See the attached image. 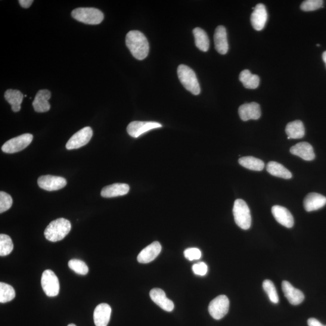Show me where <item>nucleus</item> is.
<instances>
[{
  "instance_id": "obj_1",
  "label": "nucleus",
  "mask_w": 326,
  "mask_h": 326,
  "mask_svg": "<svg viewBox=\"0 0 326 326\" xmlns=\"http://www.w3.org/2000/svg\"><path fill=\"white\" fill-rule=\"evenodd\" d=\"M126 44L136 60H144L148 57L150 45L147 37L139 31H130L126 36Z\"/></svg>"
},
{
  "instance_id": "obj_2",
  "label": "nucleus",
  "mask_w": 326,
  "mask_h": 326,
  "mask_svg": "<svg viewBox=\"0 0 326 326\" xmlns=\"http://www.w3.org/2000/svg\"><path fill=\"white\" fill-rule=\"evenodd\" d=\"M71 225L69 220L59 218L50 223L45 229V237L48 241L53 242L63 240L69 234Z\"/></svg>"
},
{
  "instance_id": "obj_3",
  "label": "nucleus",
  "mask_w": 326,
  "mask_h": 326,
  "mask_svg": "<svg viewBox=\"0 0 326 326\" xmlns=\"http://www.w3.org/2000/svg\"><path fill=\"white\" fill-rule=\"evenodd\" d=\"M178 76L180 82L184 88L194 95L201 92L200 83L193 70L185 65H180L178 68Z\"/></svg>"
},
{
  "instance_id": "obj_4",
  "label": "nucleus",
  "mask_w": 326,
  "mask_h": 326,
  "mask_svg": "<svg viewBox=\"0 0 326 326\" xmlns=\"http://www.w3.org/2000/svg\"><path fill=\"white\" fill-rule=\"evenodd\" d=\"M74 19L86 24L96 25L104 20V15L98 9L92 8H80L71 12Z\"/></svg>"
},
{
  "instance_id": "obj_5",
  "label": "nucleus",
  "mask_w": 326,
  "mask_h": 326,
  "mask_svg": "<svg viewBox=\"0 0 326 326\" xmlns=\"http://www.w3.org/2000/svg\"><path fill=\"white\" fill-rule=\"evenodd\" d=\"M236 223L242 229L247 230L251 227V216L249 207L245 201L238 199L235 202L234 209Z\"/></svg>"
},
{
  "instance_id": "obj_6",
  "label": "nucleus",
  "mask_w": 326,
  "mask_h": 326,
  "mask_svg": "<svg viewBox=\"0 0 326 326\" xmlns=\"http://www.w3.org/2000/svg\"><path fill=\"white\" fill-rule=\"evenodd\" d=\"M33 138V135L30 133H24L9 139L3 145L2 150L5 153H16L26 148L32 143Z\"/></svg>"
},
{
  "instance_id": "obj_7",
  "label": "nucleus",
  "mask_w": 326,
  "mask_h": 326,
  "mask_svg": "<svg viewBox=\"0 0 326 326\" xmlns=\"http://www.w3.org/2000/svg\"><path fill=\"white\" fill-rule=\"evenodd\" d=\"M41 286L43 291L49 297L57 296L60 293V282L57 275L51 269H46L43 272Z\"/></svg>"
},
{
  "instance_id": "obj_8",
  "label": "nucleus",
  "mask_w": 326,
  "mask_h": 326,
  "mask_svg": "<svg viewBox=\"0 0 326 326\" xmlns=\"http://www.w3.org/2000/svg\"><path fill=\"white\" fill-rule=\"evenodd\" d=\"M229 302L228 297L220 295L213 299L209 304V312L214 319L219 320L227 314Z\"/></svg>"
},
{
  "instance_id": "obj_9",
  "label": "nucleus",
  "mask_w": 326,
  "mask_h": 326,
  "mask_svg": "<svg viewBox=\"0 0 326 326\" xmlns=\"http://www.w3.org/2000/svg\"><path fill=\"white\" fill-rule=\"evenodd\" d=\"M93 134L90 127H85L74 133L68 141L66 148L68 150H76L84 147L90 141Z\"/></svg>"
},
{
  "instance_id": "obj_10",
  "label": "nucleus",
  "mask_w": 326,
  "mask_h": 326,
  "mask_svg": "<svg viewBox=\"0 0 326 326\" xmlns=\"http://www.w3.org/2000/svg\"><path fill=\"white\" fill-rule=\"evenodd\" d=\"M160 123L155 122H141V121H134L130 123L127 127V132L128 134L133 138H138L149 130L160 128L162 127Z\"/></svg>"
},
{
  "instance_id": "obj_11",
  "label": "nucleus",
  "mask_w": 326,
  "mask_h": 326,
  "mask_svg": "<svg viewBox=\"0 0 326 326\" xmlns=\"http://www.w3.org/2000/svg\"><path fill=\"white\" fill-rule=\"evenodd\" d=\"M40 188L46 191H55L65 187L67 181L63 177L44 175L40 176L38 179Z\"/></svg>"
},
{
  "instance_id": "obj_12",
  "label": "nucleus",
  "mask_w": 326,
  "mask_h": 326,
  "mask_svg": "<svg viewBox=\"0 0 326 326\" xmlns=\"http://www.w3.org/2000/svg\"><path fill=\"white\" fill-rule=\"evenodd\" d=\"M268 19V14L265 5L258 4L254 9L251 16V23L254 29L262 30L265 27Z\"/></svg>"
},
{
  "instance_id": "obj_13",
  "label": "nucleus",
  "mask_w": 326,
  "mask_h": 326,
  "mask_svg": "<svg viewBox=\"0 0 326 326\" xmlns=\"http://www.w3.org/2000/svg\"><path fill=\"white\" fill-rule=\"evenodd\" d=\"M239 115L242 120H258L261 116L259 104L256 102L242 105L239 108Z\"/></svg>"
},
{
  "instance_id": "obj_14",
  "label": "nucleus",
  "mask_w": 326,
  "mask_h": 326,
  "mask_svg": "<svg viewBox=\"0 0 326 326\" xmlns=\"http://www.w3.org/2000/svg\"><path fill=\"white\" fill-rule=\"evenodd\" d=\"M282 287L285 297L291 304L297 306L303 302L304 296L302 292L294 288L290 282H283Z\"/></svg>"
},
{
  "instance_id": "obj_15",
  "label": "nucleus",
  "mask_w": 326,
  "mask_h": 326,
  "mask_svg": "<svg viewBox=\"0 0 326 326\" xmlns=\"http://www.w3.org/2000/svg\"><path fill=\"white\" fill-rule=\"evenodd\" d=\"M150 297L153 302L161 309L167 312H172L174 309L172 301L166 297L164 291L159 288H154L150 292Z\"/></svg>"
},
{
  "instance_id": "obj_16",
  "label": "nucleus",
  "mask_w": 326,
  "mask_h": 326,
  "mask_svg": "<svg viewBox=\"0 0 326 326\" xmlns=\"http://www.w3.org/2000/svg\"><path fill=\"white\" fill-rule=\"evenodd\" d=\"M271 212L274 218L283 226L290 228L294 224L293 215L287 209L280 206H274L272 207Z\"/></svg>"
},
{
  "instance_id": "obj_17",
  "label": "nucleus",
  "mask_w": 326,
  "mask_h": 326,
  "mask_svg": "<svg viewBox=\"0 0 326 326\" xmlns=\"http://www.w3.org/2000/svg\"><path fill=\"white\" fill-rule=\"evenodd\" d=\"M161 251V245L155 241L144 248L137 257V260L141 263H148L157 258Z\"/></svg>"
},
{
  "instance_id": "obj_18",
  "label": "nucleus",
  "mask_w": 326,
  "mask_h": 326,
  "mask_svg": "<svg viewBox=\"0 0 326 326\" xmlns=\"http://www.w3.org/2000/svg\"><path fill=\"white\" fill-rule=\"evenodd\" d=\"M51 98V92L48 89H42L37 92L32 103L34 110L37 113H45L51 109L49 100Z\"/></svg>"
},
{
  "instance_id": "obj_19",
  "label": "nucleus",
  "mask_w": 326,
  "mask_h": 326,
  "mask_svg": "<svg viewBox=\"0 0 326 326\" xmlns=\"http://www.w3.org/2000/svg\"><path fill=\"white\" fill-rule=\"evenodd\" d=\"M111 307L107 303H101L96 307L94 321L96 326H107L110 320Z\"/></svg>"
},
{
  "instance_id": "obj_20",
  "label": "nucleus",
  "mask_w": 326,
  "mask_h": 326,
  "mask_svg": "<svg viewBox=\"0 0 326 326\" xmlns=\"http://www.w3.org/2000/svg\"><path fill=\"white\" fill-rule=\"evenodd\" d=\"M325 204L326 197L316 193L309 194L303 201L304 209L308 212L320 209Z\"/></svg>"
},
{
  "instance_id": "obj_21",
  "label": "nucleus",
  "mask_w": 326,
  "mask_h": 326,
  "mask_svg": "<svg viewBox=\"0 0 326 326\" xmlns=\"http://www.w3.org/2000/svg\"><path fill=\"white\" fill-rule=\"evenodd\" d=\"M290 152L306 161H312L315 157L312 146L307 142H301L294 145L290 149Z\"/></svg>"
},
{
  "instance_id": "obj_22",
  "label": "nucleus",
  "mask_w": 326,
  "mask_h": 326,
  "mask_svg": "<svg viewBox=\"0 0 326 326\" xmlns=\"http://www.w3.org/2000/svg\"><path fill=\"white\" fill-rule=\"evenodd\" d=\"M215 49L219 54L225 55L228 51L227 34L225 27L219 26L215 30L214 35Z\"/></svg>"
},
{
  "instance_id": "obj_23",
  "label": "nucleus",
  "mask_w": 326,
  "mask_h": 326,
  "mask_svg": "<svg viewBox=\"0 0 326 326\" xmlns=\"http://www.w3.org/2000/svg\"><path fill=\"white\" fill-rule=\"evenodd\" d=\"M129 186L125 183H115L102 189L101 196L104 198H114L128 194Z\"/></svg>"
},
{
  "instance_id": "obj_24",
  "label": "nucleus",
  "mask_w": 326,
  "mask_h": 326,
  "mask_svg": "<svg viewBox=\"0 0 326 326\" xmlns=\"http://www.w3.org/2000/svg\"><path fill=\"white\" fill-rule=\"evenodd\" d=\"M288 139H299L305 135V129L302 121L296 120L289 123L285 129Z\"/></svg>"
},
{
  "instance_id": "obj_25",
  "label": "nucleus",
  "mask_w": 326,
  "mask_h": 326,
  "mask_svg": "<svg viewBox=\"0 0 326 326\" xmlns=\"http://www.w3.org/2000/svg\"><path fill=\"white\" fill-rule=\"evenodd\" d=\"M5 98L6 101L11 105L12 111L15 113L20 111L24 95L19 90L8 89L5 92Z\"/></svg>"
},
{
  "instance_id": "obj_26",
  "label": "nucleus",
  "mask_w": 326,
  "mask_h": 326,
  "mask_svg": "<svg viewBox=\"0 0 326 326\" xmlns=\"http://www.w3.org/2000/svg\"><path fill=\"white\" fill-rule=\"evenodd\" d=\"M266 170L271 175L284 179H290L292 178V173L282 164L275 162V161H270L267 164Z\"/></svg>"
},
{
  "instance_id": "obj_27",
  "label": "nucleus",
  "mask_w": 326,
  "mask_h": 326,
  "mask_svg": "<svg viewBox=\"0 0 326 326\" xmlns=\"http://www.w3.org/2000/svg\"><path fill=\"white\" fill-rule=\"evenodd\" d=\"M239 80L243 83L245 88L247 89H256L259 85V77L256 74H253L248 70L242 71L239 75Z\"/></svg>"
},
{
  "instance_id": "obj_28",
  "label": "nucleus",
  "mask_w": 326,
  "mask_h": 326,
  "mask_svg": "<svg viewBox=\"0 0 326 326\" xmlns=\"http://www.w3.org/2000/svg\"><path fill=\"white\" fill-rule=\"evenodd\" d=\"M195 44L200 51L206 52L210 46V41L207 34L203 29L197 27L193 30Z\"/></svg>"
},
{
  "instance_id": "obj_29",
  "label": "nucleus",
  "mask_w": 326,
  "mask_h": 326,
  "mask_svg": "<svg viewBox=\"0 0 326 326\" xmlns=\"http://www.w3.org/2000/svg\"><path fill=\"white\" fill-rule=\"evenodd\" d=\"M239 163L245 168L254 171H262L265 167V164L262 160L251 156L239 158Z\"/></svg>"
},
{
  "instance_id": "obj_30",
  "label": "nucleus",
  "mask_w": 326,
  "mask_h": 326,
  "mask_svg": "<svg viewBox=\"0 0 326 326\" xmlns=\"http://www.w3.org/2000/svg\"><path fill=\"white\" fill-rule=\"evenodd\" d=\"M16 296L15 291L12 286L5 283H0V303H6L11 302Z\"/></svg>"
},
{
  "instance_id": "obj_31",
  "label": "nucleus",
  "mask_w": 326,
  "mask_h": 326,
  "mask_svg": "<svg viewBox=\"0 0 326 326\" xmlns=\"http://www.w3.org/2000/svg\"><path fill=\"white\" fill-rule=\"evenodd\" d=\"M13 249L14 244L10 237L4 234L0 235V256H8Z\"/></svg>"
},
{
  "instance_id": "obj_32",
  "label": "nucleus",
  "mask_w": 326,
  "mask_h": 326,
  "mask_svg": "<svg viewBox=\"0 0 326 326\" xmlns=\"http://www.w3.org/2000/svg\"><path fill=\"white\" fill-rule=\"evenodd\" d=\"M263 288L266 292L270 301L273 303L277 304L279 302L278 293L274 284L269 280H265L263 282Z\"/></svg>"
},
{
  "instance_id": "obj_33",
  "label": "nucleus",
  "mask_w": 326,
  "mask_h": 326,
  "mask_svg": "<svg viewBox=\"0 0 326 326\" xmlns=\"http://www.w3.org/2000/svg\"><path fill=\"white\" fill-rule=\"evenodd\" d=\"M68 266L76 274L86 275L88 274L89 268L86 264L83 261L78 259H71L68 262Z\"/></svg>"
},
{
  "instance_id": "obj_34",
  "label": "nucleus",
  "mask_w": 326,
  "mask_h": 326,
  "mask_svg": "<svg viewBox=\"0 0 326 326\" xmlns=\"http://www.w3.org/2000/svg\"><path fill=\"white\" fill-rule=\"evenodd\" d=\"M323 3L322 0H307L302 3L300 9L305 12L318 10L323 5Z\"/></svg>"
},
{
  "instance_id": "obj_35",
  "label": "nucleus",
  "mask_w": 326,
  "mask_h": 326,
  "mask_svg": "<svg viewBox=\"0 0 326 326\" xmlns=\"http://www.w3.org/2000/svg\"><path fill=\"white\" fill-rule=\"evenodd\" d=\"M13 200L10 195L5 192H0V213H3L11 209Z\"/></svg>"
},
{
  "instance_id": "obj_36",
  "label": "nucleus",
  "mask_w": 326,
  "mask_h": 326,
  "mask_svg": "<svg viewBox=\"0 0 326 326\" xmlns=\"http://www.w3.org/2000/svg\"><path fill=\"white\" fill-rule=\"evenodd\" d=\"M186 259L189 261L199 260L201 257V251L197 248H191L186 249L184 252Z\"/></svg>"
},
{
  "instance_id": "obj_37",
  "label": "nucleus",
  "mask_w": 326,
  "mask_h": 326,
  "mask_svg": "<svg viewBox=\"0 0 326 326\" xmlns=\"http://www.w3.org/2000/svg\"><path fill=\"white\" fill-rule=\"evenodd\" d=\"M192 270L196 275L204 276L208 271V267L204 262H199L194 264L192 266Z\"/></svg>"
},
{
  "instance_id": "obj_38",
  "label": "nucleus",
  "mask_w": 326,
  "mask_h": 326,
  "mask_svg": "<svg viewBox=\"0 0 326 326\" xmlns=\"http://www.w3.org/2000/svg\"><path fill=\"white\" fill-rule=\"evenodd\" d=\"M307 324L309 326H322V324L318 319L314 318H310L307 320Z\"/></svg>"
},
{
  "instance_id": "obj_39",
  "label": "nucleus",
  "mask_w": 326,
  "mask_h": 326,
  "mask_svg": "<svg viewBox=\"0 0 326 326\" xmlns=\"http://www.w3.org/2000/svg\"><path fill=\"white\" fill-rule=\"evenodd\" d=\"M22 7L29 8L33 2V0H20L18 1Z\"/></svg>"
},
{
  "instance_id": "obj_40",
  "label": "nucleus",
  "mask_w": 326,
  "mask_h": 326,
  "mask_svg": "<svg viewBox=\"0 0 326 326\" xmlns=\"http://www.w3.org/2000/svg\"><path fill=\"white\" fill-rule=\"evenodd\" d=\"M322 60H323L324 63L325 64L326 67V51H325L323 54H322Z\"/></svg>"
},
{
  "instance_id": "obj_41",
  "label": "nucleus",
  "mask_w": 326,
  "mask_h": 326,
  "mask_svg": "<svg viewBox=\"0 0 326 326\" xmlns=\"http://www.w3.org/2000/svg\"><path fill=\"white\" fill-rule=\"evenodd\" d=\"M67 326H76V325L74 324H68Z\"/></svg>"
},
{
  "instance_id": "obj_42",
  "label": "nucleus",
  "mask_w": 326,
  "mask_h": 326,
  "mask_svg": "<svg viewBox=\"0 0 326 326\" xmlns=\"http://www.w3.org/2000/svg\"><path fill=\"white\" fill-rule=\"evenodd\" d=\"M317 45L318 46H319V44H317V45Z\"/></svg>"
},
{
  "instance_id": "obj_43",
  "label": "nucleus",
  "mask_w": 326,
  "mask_h": 326,
  "mask_svg": "<svg viewBox=\"0 0 326 326\" xmlns=\"http://www.w3.org/2000/svg\"><path fill=\"white\" fill-rule=\"evenodd\" d=\"M322 326H326V325H322Z\"/></svg>"
}]
</instances>
